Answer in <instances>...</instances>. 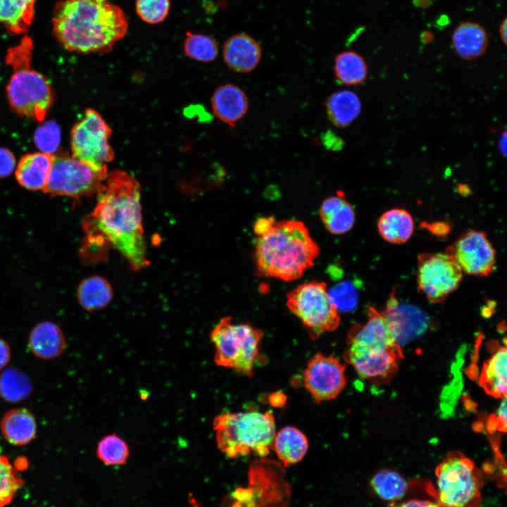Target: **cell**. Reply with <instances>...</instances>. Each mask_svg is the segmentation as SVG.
<instances>
[{
    "instance_id": "obj_1",
    "label": "cell",
    "mask_w": 507,
    "mask_h": 507,
    "mask_svg": "<svg viewBox=\"0 0 507 507\" xmlns=\"http://www.w3.org/2000/svg\"><path fill=\"white\" fill-rule=\"evenodd\" d=\"M94 210L83 220L84 239L80 249L84 260L96 262L110 248L118 251L134 270L147 265L137 180L122 170L108 174L106 188Z\"/></svg>"
},
{
    "instance_id": "obj_2",
    "label": "cell",
    "mask_w": 507,
    "mask_h": 507,
    "mask_svg": "<svg viewBox=\"0 0 507 507\" xmlns=\"http://www.w3.org/2000/svg\"><path fill=\"white\" fill-rule=\"evenodd\" d=\"M51 22L63 48L80 54L111 51L129 26L125 12L110 0H60Z\"/></svg>"
},
{
    "instance_id": "obj_3",
    "label": "cell",
    "mask_w": 507,
    "mask_h": 507,
    "mask_svg": "<svg viewBox=\"0 0 507 507\" xmlns=\"http://www.w3.org/2000/svg\"><path fill=\"white\" fill-rule=\"evenodd\" d=\"M319 252L305 224L289 219L275 220L257 235L254 257L260 276L290 282L313 265Z\"/></svg>"
},
{
    "instance_id": "obj_4",
    "label": "cell",
    "mask_w": 507,
    "mask_h": 507,
    "mask_svg": "<svg viewBox=\"0 0 507 507\" xmlns=\"http://www.w3.org/2000/svg\"><path fill=\"white\" fill-rule=\"evenodd\" d=\"M33 41L26 34L7 51L6 62L13 69L6 86L11 108L18 114L42 122L54 102V92L46 79L32 68Z\"/></svg>"
},
{
    "instance_id": "obj_5",
    "label": "cell",
    "mask_w": 507,
    "mask_h": 507,
    "mask_svg": "<svg viewBox=\"0 0 507 507\" xmlns=\"http://www.w3.org/2000/svg\"><path fill=\"white\" fill-rule=\"evenodd\" d=\"M213 429L220 451L230 458L256 453L264 458L273 450L275 420L271 412H226L215 417Z\"/></svg>"
},
{
    "instance_id": "obj_6",
    "label": "cell",
    "mask_w": 507,
    "mask_h": 507,
    "mask_svg": "<svg viewBox=\"0 0 507 507\" xmlns=\"http://www.w3.org/2000/svg\"><path fill=\"white\" fill-rule=\"evenodd\" d=\"M436 501L439 507H480L483 472L458 451L446 453L435 468Z\"/></svg>"
},
{
    "instance_id": "obj_7",
    "label": "cell",
    "mask_w": 507,
    "mask_h": 507,
    "mask_svg": "<svg viewBox=\"0 0 507 507\" xmlns=\"http://www.w3.org/2000/svg\"><path fill=\"white\" fill-rule=\"evenodd\" d=\"M263 337L262 330L249 323H234L231 316L222 318L210 334L215 364L251 377Z\"/></svg>"
},
{
    "instance_id": "obj_8",
    "label": "cell",
    "mask_w": 507,
    "mask_h": 507,
    "mask_svg": "<svg viewBox=\"0 0 507 507\" xmlns=\"http://www.w3.org/2000/svg\"><path fill=\"white\" fill-rule=\"evenodd\" d=\"M107 165L96 166L68 153L53 154L50 173L44 192L79 199L99 195L106 188Z\"/></svg>"
},
{
    "instance_id": "obj_9",
    "label": "cell",
    "mask_w": 507,
    "mask_h": 507,
    "mask_svg": "<svg viewBox=\"0 0 507 507\" xmlns=\"http://www.w3.org/2000/svg\"><path fill=\"white\" fill-rule=\"evenodd\" d=\"M287 306L301 321L312 339L335 330L340 323L338 309L323 281H310L290 291Z\"/></svg>"
},
{
    "instance_id": "obj_10",
    "label": "cell",
    "mask_w": 507,
    "mask_h": 507,
    "mask_svg": "<svg viewBox=\"0 0 507 507\" xmlns=\"http://www.w3.org/2000/svg\"><path fill=\"white\" fill-rule=\"evenodd\" d=\"M463 273L447 250L445 253H422L418 256V289L431 302H442L455 292L462 281Z\"/></svg>"
},
{
    "instance_id": "obj_11",
    "label": "cell",
    "mask_w": 507,
    "mask_h": 507,
    "mask_svg": "<svg viewBox=\"0 0 507 507\" xmlns=\"http://www.w3.org/2000/svg\"><path fill=\"white\" fill-rule=\"evenodd\" d=\"M111 129L95 110L87 108L70 133L72 155L96 166H106L114 158L109 144Z\"/></svg>"
},
{
    "instance_id": "obj_12",
    "label": "cell",
    "mask_w": 507,
    "mask_h": 507,
    "mask_svg": "<svg viewBox=\"0 0 507 507\" xmlns=\"http://www.w3.org/2000/svg\"><path fill=\"white\" fill-rule=\"evenodd\" d=\"M345 370V365L334 355L316 353L303 371V385L317 403L334 399L346 386Z\"/></svg>"
},
{
    "instance_id": "obj_13",
    "label": "cell",
    "mask_w": 507,
    "mask_h": 507,
    "mask_svg": "<svg viewBox=\"0 0 507 507\" xmlns=\"http://www.w3.org/2000/svg\"><path fill=\"white\" fill-rule=\"evenodd\" d=\"M343 357L363 378L377 383L392 377L397 371L403 355L401 346L394 345L387 349H371L355 344H348Z\"/></svg>"
},
{
    "instance_id": "obj_14",
    "label": "cell",
    "mask_w": 507,
    "mask_h": 507,
    "mask_svg": "<svg viewBox=\"0 0 507 507\" xmlns=\"http://www.w3.org/2000/svg\"><path fill=\"white\" fill-rule=\"evenodd\" d=\"M446 250L466 274L486 277L495 268L496 251L483 232L468 230Z\"/></svg>"
},
{
    "instance_id": "obj_15",
    "label": "cell",
    "mask_w": 507,
    "mask_h": 507,
    "mask_svg": "<svg viewBox=\"0 0 507 507\" xmlns=\"http://www.w3.org/2000/svg\"><path fill=\"white\" fill-rule=\"evenodd\" d=\"M347 342L377 350L396 345L384 312H379L373 306L368 309V320L365 323L355 324L351 327Z\"/></svg>"
},
{
    "instance_id": "obj_16",
    "label": "cell",
    "mask_w": 507,
    "mask_h": 507,
    "mask_svg": "<svg viewBox=\"0 0 507 507\" xmlns=\"http://www.w3.org/2000/svg\"><path fill=\"white\" fill-rule=\"evenodd\" d=\"M211 107L218 119L233 126L246 114L249 101L242 88L233 84H225L215 89Z\"/></svg>"
},
{
    "instance_id": "obj_17",
    "label": "cell",
    "mask_w": 507,
    "mask_h": 507,
    "mask_svg": "<svg viewBox=\"0 0 507 507\" xmlns=\"http://www.w3.org/2000/svg\"><path fill=\"white\" fill-rule=\"evenodd\" d=\"M223 55L225 63L231 70L248 73L258 66L262 50L259 44L250 36L237 34L227 40Z\"/></svg>"
},
{
    "instance_id": "obj_18",
    "label": "cell",
    "mask_w": 507,
    "mask_h": 507,
    "mask_svg": "<svg viewBox=\"0 0 507 507\" xmlns=\"http://www.w3.org/2000/svg\"><path fill=\"white\" fill-rule=\"evenodd\" d=\"M488 44L486 30L475 22H463L452 32V48L460 58L465 61L475 60L482 56Z\"/></svg>"
},
{
    "instance_id": "obj_19",
    "label": "cell",
    "mask_w": 507,
    "mask_h": 507,
    "mask_svg": "<svg viewBox=\"0 0 507 507\" xmlns=\"http://www.w3.org/2000/svg\"><path fill=\"white\" fill-rule=\"evenodd\" d=\"M53 154L34 152L23 156L15 169V178L24 188L43 191L50 173Z\"/></svg>"
},
{
    "instance_id": "obj_20",
    "label": "cell",
    "mask_w": 507,
    "mask_h": 507,
    "mask_svg": "<svg viewBox=\"0 0 507 507\" xmlns=\"http://www.w3.org/2000/svg\"><path fill=\"white\" fill-rule=\"evenodd\" d=\"M319 214L327 230L334 234L349 232L356 220L352 206L339 192L323 201Z\"/></svg>"
},
{
    "instance_id": "obj_21",
    "label": "cell",
    "mask_w": 507,
    "mask_h": 507,
    "mask_svg": "<svg viewBox=\"0 0 507 507\" xmlns=\"http://www.w3.org/2000/svg\"><path fill=\"white\" fill-rule=\"evenodd\" d=\"M28 345L37 357L51 359L63 352L65 341L58 325L51 322L44 321L37 324L30 332Z\"/></svg>"
},
{
    "instance_id": "obj_22",
    "label": "cell",
    "mask_w": 507,
    "mask_h": 507,
    "mask_svg": "<svg viewBox=\"0 0 507 507\" xmlns=\"http://www.w3.org/2000/svg\"><path fill=\"white\" fill-rule=\"evenodd\" d=\"M326 114L337 127H345L353 123L360 115L361 101L353 92L342 89L331 94L325 101Z\"/></svg>"
},
{
    "instance_id": "obj_23",
    "label": "cell",
    "mask_w": 507,
    "mask_h": 507,
    "mask_svg": "<svg viewBox=\"0 0 507 507\" xmlns=\"http://www.w3.org/2000/svg\"><path fill=\"white\" fill-rule=\"evenodd\" d=\"M308 449V439L298 428L287 426L275 433L273 450L284 467L300 462Z\"/></svg>"
},
{
    "instance_id": "obj_24",
    "label": "cell",
    "mask_w": 507,
    "mask_h": 507,
    "mask_svg": "<svg viewBox=\"0 0 507 507\" xmlns=\"http://www.w3.org/2000/svg\"><path fill=\"white\" fill-rule=\"evenodd\" d=\"M0 429L4 437L9 443L22 446L35 437L37 425L34 416L28 410L15 408L4 415Z\"/></svg>"
},
{
    "instance_id": "obj_25",
    "label": "cell",
    "mask_w": 507,
    "mask_h": 507,
    "mask_svg": "<svg viewBox=\"0 0 507 507\" xmlns=\"http://www.w3.org/2000/svg\"><path fill=\"white\" fill-rule=\"evenodd\" d=\"M506 348L502 346L485 361L479 377L480 385L487 394L495 398L506 397Z\"/></svg>"
},
{
    "instance_id": "obj_26",
    "label": "cell",
    "mask_w": 507,
    "mask_h": 507,
    "mask_svg": "<svg viewBox=\"0 0 507 507\" xmlns=\"http://www.w3.org/2000/svg\"><path fill=\"white\" fill-rule=\"evenodd\" d=\"M377 230L387 242L401 244L406 242L414 230V221L409 212L403 208H392L380 217Z\"/></svg>"
},
{
    "instance_id": "obj_27",
    "label": "cell",
    "mask_w": 507,
    "mask_h": 507,
    "mask_svg": "<svg viewBox=\"0 0 507 507\" xmlns=\"http://www.w3.org/2000/svg\"><path fill=\"white\" fill-rule=\"evenodd\" d=\"M37 0H0V23L10 33L25 35L34 17Z\"/></svg>"
},
{
    "instance_id": "obj_28",
    "label": "cell",
    "mask_w": 507,
    "mask_h": 507,
    "mask_svg": "<svg viewBox=\"0 0 507 507\" xmlns=\"http://www.w3.org/2000/svg\"><path fill=\"white\" fill-rule=\"evenodd\" d=\"M113 289L109 282L97 275L84 279L77 289V299L82 308L88 311L104 308L112 300Z\"/></svg>"
},
{
    "instance_id": "obj_29",
    "label": "cell",
    "mask_w": 507,
    "mask_h": 507,
    "mask_svg": "<svg viewBox=\"0 0 507 507\" xmlns=\"http://www.w3.org/2000/svg\"><path fill=\"white\" fill-rule=\"evenodd\" d=\"M370 486L379 498L393 502L402 500L410 489L411 482L395 470L382 469L373 476Z\"/></svg>"
},
{
    "instance_id": "obj_30",
    "label": "cell",
    "mask_w": 507,
    "mask_h": 507,
    "mask_svg": "<svg viewBox=\"0 0 507 507\" xmlns=\"http://www.w3.org/2000/svg\"><path fill=\"white\" fill-rule=\"evenodd\" d=\"M334 72L336 78L342 84L356 86L367 78L368 66L360 54L353 51H345L335 57Z\"/></svg>"
},
{
    "instance_id": "obj_31",
    "label": "cell",
    "mask_w": 507,
    "mask_h": 507,
    "mask_svg": "<svg viewBox=\"0 0 507 507\" xmlns=\"http://www.w3.org/2000/svg\"><path fill=\"white\" fill-rule=\"evenodd\" d=\"M32 391L28 377L15 368L4 369L0 373V396L10 402H19L27 399Z\"/></svg>"
},
{
    "instance_id": "obj_32",
    "label": "cell",
    "mask_w": 507,
    "mask_h": 507,
    "mask_svg": "<svg viewBox=\"0 0 507 507\" xmlns=\"http://www.w3.org/2000/svg\"><path fill=\"white\" fill-rule=\"evenodd\" d=\"M98 458L108 465H123L127 461L130 449L127 442L119 435L112 433L104 437L96 448Z\"/></svg>"
},
{
    "instance_id": "obj_33",
    "label": "cell",
    "mask_w": 507,
    "mask_h": 507,
    "mask_svg": "<svg viewBox=\"0 0 507 507\" xmlns=\"http://www.w3.org/2000/svg\"><path fill=\"white\" fill-rule=\"evenodd\" d=\"M23 484L18 468L13 465L0 450V507L8 506Z\"/></svg>"
},
{
    "instance_id": "obj_34",
    "label": "cell",
    "mask_w": 507,
    "mask_h": 507,
    "mask_svg": "<svg viewBox=\"0 0 507 507\" xmlns=\"http://www.w3.org/2000/svg\"><path fill=\"white\" fill-rule=\"evenodd\" d=\"M185 55L201 62L214 61L218 53L215 41L209 36L187 32L184 42Z\"/></svg>"
},
{
    "instance_id": "obj_35",
    "label": "cell",
    "mask_w": 507,
    "mask_h": 507,
    "mask_svg": "<svg viewBox=\"0 0 507 507\" xmlns=\"http://www.w3.org/2000/svg\"><path fill=\"white\" fill-rule=\"evenodd\" d=\"M35 145L41 152L53 154L61 142V131L56 123L47 121L41 125L34 134Z\"/></svg>"
},
{
    "instance_id": "obj_36",
    "label": "cell",
    "mask_w": 507,
    "mask_h": 507,
    "mask_svg": "<svg viewBox=\"0 0 507 507\" xmlns=\"http://www.w3.org/2000/svg\"><path fill=\"white\" fill-rule=\"evenodd\" d=\"M170 6V0H137L136 11L144 22L156 24L165 19Z\"/></svg>"
},
{
    "instance_id": "obj_37",
    "label": "cell",
    "mask_w": 507,
    "mask_h": 507,
    "mask_svg": "<svg viewBox=\"0 0 507 507\" xmlns=\"http://www.w3.org/2000/svg\"><path fill=\"white\" fill-rule=\"evenodd\" d=\"M330 297L337 307L342 311H350L355 308L358 301V294L355 288L349 282H343L328 292Z\"/></svg>"
},
{
    "instance_id": "obj_38",
    "label": "cell",
    "mask_w": 507,
    "mask_h": 507,
    "mask_svg": "<svg viewBox=\"0 0 507 507\" xmlns=\"http://www.w3.org/2000/svg\"><path fill=\"white\" fill-rule=\"evenodd\" d=\"M15 164L13 153L6 148L0 147V177L10 175L14 170Z\"/></svg>"
},
{
    "instance_id": "obj_39",
    "label": "cell",
    "mask_w": 507,
    "mask_h": 507,
    "mask_svg": "<svg viewBox=\"0 0 507 507\" xmlns=\"http://www.w3.org/2000/svg\"><path fill=\"white\" fill-rule=\"evenodd\" d=\"M501 399V403L496 413L491 418L489 428L505 432L506 430V397Z\"/></svg>"
},
{
    "instance_id": "obj_40",
    "label": "cell",
    "mask_w": 507,
    "mask_h": 507,
    "mask_svg": "<svg viewBox=\"0 0 507 507\" xmlns=\"http://www.w3.org/2000/svg\"><path fill=\"white\" fill-rule=\"evenodd\" d=\"M387 507H439L437 502L429 499H412L407 501L388 502Z\"/></svg>"
},
{
    "instance_id": "obj_41",
    "label": "cell",
    "mask_w": 507,
    "mask_h": 507,
    "mask_svg": "<svg viewBox=\"0 0 507 507\" xmlns=\"http://www.w3.org/2000/svg\"><path fill=\"white\" fill-rule=\"evenodd\" d=\"M321 140L325 147L328 150L339 151L344 146L343 139L330 130L322 134Z\"/></svg>"
},
{
    "instance_id": "obj_42",
    "label": "cell",
    "mask_w": 507,
    "mask_h": 507,
    "mask_svg": "<svg viewBox=\"0 0 507 507\" xmlns=\"http://www.w3.org/2000/svg\"><path fill=\"white\" fill-rule=\"evenodd\" d=\"M10 358V348L8 344L0 338V370L8 364Z\"/></svg>"
},
{
    "instance_id": "obj_43",
    "label": "cell",
    "mask_w": 507,
    "mask_h": 507,
    "mask_svg": "<svg viewBox=\"0 0 507 507\" xmlns=\"http://www.w3.org/2000/svg\"><path fill=\"white\" fill-rule=\"evenodd\" d=\"M269 401L273 406H282L286 402V396L280 392L274 393L270 394Z\"/></svg>"
},
{
    "instance_id": "obj_44",
    "label": "cell",
    "mask_w": 507,
    "mask_h": 507,
    "mask_svg": "<svg viewBox=\"0 0 507 507\" xmlns=\"http://www.w3.org/2000/svg\"><path fill=\"white\" fill-rule=\"evenodd\" d=\"M506 131L504 130L499 139V149L503 157L506 156Z\"/></svg>"
},
{
    "instance_id": "obj_45",
    "label": "cell",
    "mask_w": 507,
    "mask_h": 507,
    "mask_svg": "<svg viewBox=\"0 0 507 507\" xmlns=\"http://www.w3.org/2000/svg\"><path fill=\"white\" fill-rule=\"evenodd\" d=\"M506 28H507V20L506 18H505L499 26V35L501 41L504 44H506Z\"/></svg>"
},
{
    "instance_id": "obj_46",
    "label": "cell",
    "mask_w": 507,
    "mask_h": 507,
    "mask_svg": "<svg viewBox=\"0 0 507 507\" xmlns=\"http://www.w3.org/2000/svg\"><path fill=\"white\" fill-rule=\"evenodd\" d=\"M189 503L191 507H200V503L193 496H189Z\"/></svg>"
}]
</instances>
